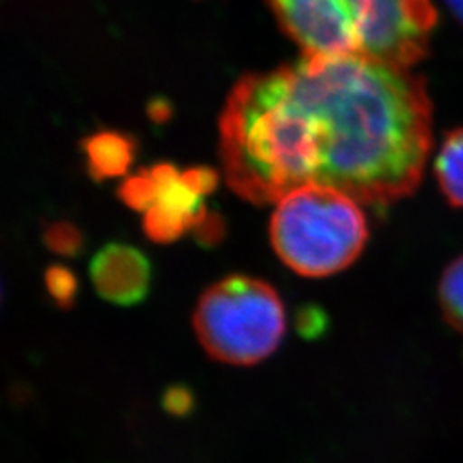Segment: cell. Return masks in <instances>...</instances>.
I'll use <instances>...</instances> for the list:
<instances>
[{
    "instance_id": "obj_1",
    "label": "cell",
    "mask_w": 463,
    "mask_h": 463,
    "mask_svg": "<svg viewBox=\"0 0 463 463\" xmlns=\"http://www.w3.org/2000/svg\"><path fill=\"white\" fill-rule=\"evenodd\" d=\"M432 146V105L407 67L304 53L249 74L220 117L232 191L254 204L323 185L388 206L419 187Z\"/></svg>"
},
{
    "instance_id": "obj_2",
    "label": "cell",
    "mask_w": 463,
    "mask_h": 463,
    "mask_svg": "<svg viewBox=\"0 0 463 463\" xmlns=\"http://www.w3.org/2000/svg\"><path fill=\"white\" fill-rule=\"evenodd\" d=\"M304 53L414 66L430 52L438 13L430 0H269Z\"/></svg>"
},
{
    "instance_id": "obj_3",
    "label": "cell",
    "mask_w": 463,
    "mask_h": 463,
    "mask_svg": "<svg viewBox=\"0 0 463 463\" xmlns=\"http://www.w3.org/2000/svg\"><path fill=\"white\" fill-rule=\"evenodd\" d=\"M269 235L285 265L302 277L321 279L361 256L367 223L355 199L331 187L304 185L277 203Z\"/></svg>"
},
{
    "instance_id": "obj_4",
    "label": "cell",
    "mask_w": 463,
    "mask_h": 463,
    "mask_svg": "<svg viewBox=\"0 0 463 463\" xmlns=\"http://www.w3.org/2000/svg\"><path fill=\"white\" fill-rule=\"evenodd\" d=\"M193 325L201 347L213 361L246 367L263 363L279 350L287 317L280 296L269 283L232 275L204 290Z\"/></svg>"
},
{
    "instance_id": "obj_5",
    "label": "cell",
    "mask_w": 463,
    "mask_h": 463,
    "mask_svg": "<svg viewBox=\"0 0 463 463\" xmlns=\"http://www.w3.org/2000/svg\"><path fill=\"white\" fill-rule=\"evenodd\" d=\"M90 277L99 298L128 307L148 298L151 263L139 249L112 242L91 260Z\"/></svg>"
},
{
    "instance_id": "obj_6",
    "label": "cell",
    "mask_w": 463,
    "mask_h": 463,
    "mask_svg": "<svg viewBox=\"0 0 463 463\" xmlns=\"http://www.w3.org/2000/svg\"><path fill=\"white\" fill-rule=\"evenodd\" d=\"M83 149L95 181L124 175L136 156V143L126 134H93L84 139Z\"/></svg>"
},
{
    "instance_id": "obj_7",
    "label": "cell",
    "mask_w": 463,
    "mask_h": 463,
    "mask_svg": "<svg viewBox=\"0 0 463 463\" xmlns=\"http://www.w3.org/2000/svg\"><path fill=\"white\" fill-rule=\"evenodd\" d=\"M434 175L448 203L463 208V126L443 137L434 160Z\"/></svg>"
},
{
    "instance_id": "obj_8",
    "label": "cell",
    "mask_w": 463,
    "mask_h": 463,
    "mask_svg": "<svg viewBox=\"0 0 463 463\" xmlns=\"http://www.w3.org/2000/svg\"><path fill=\"white\" fill-rule=\"evenodd\" d=\"M438 292L445 321L463 333V256L445 268Z\"/></svg>"
},
{
    "instance_id": "obj_9",
    "label": "cell",
    "mask_w": 463,
    "mask_h": 463,
    "mask_svg": "<svg viewBox=\"0 0 463 463\" xmlns=\"http://www.w3.org/2000/svg\"><path fill=\"white\" fill-rule=\"evenodd\" d=\"M143 223H145L146 235L158 244L174 242L189 229V223L184 216L166 210L165 206L158 203L146 212Z\"/></svg>"
},
{
    "instance_id": "obj_10",
    "label": "cell",
    "mask_w": 463,
    "mask_h": 463,
    "mask_svg": "<svg viewBox=\"0 0 463 463\" xmlns=\"http://www.w3.org/2000/svg\"><path fill=\"white\" fill-rule=\"evenodd\" d=\"M118 198L133 210L148 212L151 206L158 203V187L148 172H143L124 181L118 189Z\"/></svg>"
},
{
    "instance_id": "obj_11",
    "label": "cell",
    "mask_w": 463,
    "mask_h": 463,
    "mask_svg": "<svg viewBox=\"0 0 463 463\" xmlns=\"http://www.w3.org/2000/svg\"><path fill=\"white\" fill-rule=\"evenodd\" d=\"M43 241L50 250L67 258L78 256L83 249V233L67 222L52 223L43 233Z\"/></svg>"
},
{
    "instance_id": "obj_12",
    "label": "cell",
    "mask_w": 463,
    "mask_h": 463,
    "mask_svg": "<svg viewBox=\"0 0 463 463\" xmlns=\"http://www.w3.org/2000/svg\"><path fill=\"white\" fill-rule=\"evenodd\" d=\"M45 283L52 298L61 306V307H71L76 292H78V280L74 273L62 265L50 266L45 273Z\"/></svg>"
},
{
    "instance_id": "obj_13",
    "label": "cell",
    "mask_w": 463,
    "mask_h": 463,
    "mask_svg": "<svg viewBox=\"0 0 463 463\" xmlns=\"http://www.w3.org/2000/svg\"><path fill=\"white\" fill-rule=\"evenodd\" d=\"M184 184L187 187H191L196 194L201 198L206 194H212L218 185V174L210 166H196V168H189L184 174H181Z\"/></svg>"
},
{
    "instance_id": "obj_14",
    "label": "cell",
    "mask_w": 463,
    "mask_h": 463,
    "mask_svg": "<svg viewBox=\"0 0 463 463\" xmlns=\"http://www.w3.org/2000/svg\"><path fill=\"white\" fill-rule=\"evenodd\" d=\"M194 231L198 233V239L203 244H210L212 241H218L220 239V220L215 216H206L199 222L198 225L194 227Z\"/></svg>"
},
{
    "instance_id": "obj_15",
    "label": "cell",
    "mask_w": 463,
    "mask_h": 463,
    "mask_svg": "<svg viewBox=\"0 0 463 463\" xmlns=\"http://www.w3.org/2000/svg\"><path fill=\"white\" fill-rule=\"evenodd\" d=\"M325 325H326L325 315H323L321 311H317L316 307H313L311 311H304V313L300 315V317H298V326H300V330L302 331H306L309 328V330L317 333V331L325 328Z\"/></svg>"
},
{
    "instance_id": "obj_16",
    "label": "cell",
    "mask_w": 463,
    "mask_h": 463,
    "mask_svg": "<svg viewBox=\"0 0 463 463\" xmlns=\"http://www.w3.org/2000/svg\"><path fill=\"white\" fill-rule=\"evenodd\" d=\"M149 117L155 122H165L166 118L170 117V105L164 99L151 101V105H149Z\"/></svg>"
},
{
    "instance_id": "obj_17",
    "label": "cell",
    "mask_w": 463,
    "mask_h": 463,
    "mask_svg": "<svg viewBox=\"0 0 463 463\" xmlns=\"http://www.w3.org/2000/svg\"><path fill=\"white\" fill-rule=\"evenodd\" d=\"M448 7L451 9V13L458 17L463 23V0H445Z\"/></svg>"
}]
</instances>
